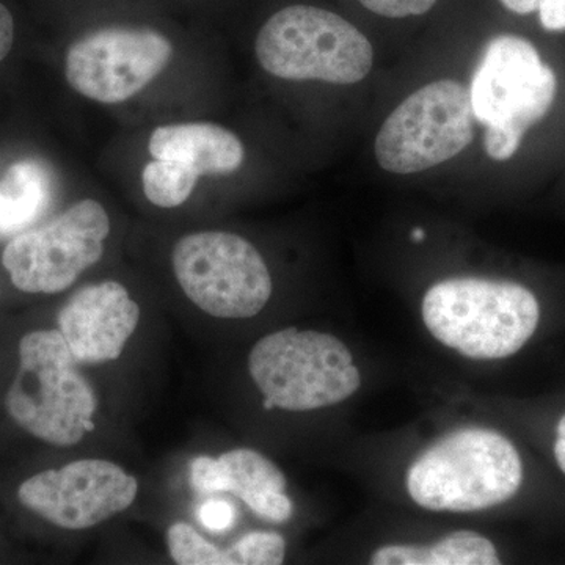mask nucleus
Wrapping results in <instances>:
<instances>
[{
  "label": "nucleus",
  "mask_w": 565,
  "mask_h": 565,
  "mask_svg": "<svg viewBox=\"0 0 565 565\" xmlns=\"http://www.w3.org/2000/svg\"><path fill=\"white\" fill-rule=\"evenodd\" d=\"M423 319L435 340L468 359L514 355L541 319L534 294L514 281L449 278L423 299Z\"/></svg>",
  "instance_id": "nucleus-1"
},
{
  "label": "nucleus",
  "mask_w": 565,
  "mask_h": 565,
  "mask_svg": "<svg viewBox=\"0 0 565 565\" xmlns=\"http://www.w3.org/2000/svg\"><path fill=\"white\" fill-rule=\"evenodd\" d=\"M522 479V459L504 435L467 427L446 435L415 460L407 490L427 511L473 512L511 500Z\"/></svg>",
  "instance_id": "nucleus-2"
},
{
  "label": "nucleus",
  "mask_w": 565,
  "mask_h": 565,
  "mask_svg": "<svg viewBox=\"0 0 565 565\" xmlns=\"http://www.w3.org/2000/svg\"><path fill=\"white\" fill-rule=\"evenodd\" d=\"M61 330H39L20 343V370L7 393V411L22 429L55 446L79 444L95 430L98 401Z\"/></svg>",
  "instance_id": "nucleus-3"
},
{
  "label": "nucleus",
  "mask_w": 565,
  "mask_h": 565,
  "mask_svg": "<svg viewBox=\"0 0 565 565\" xmlns=\"http://www.w3.org/2000/svg\"><path fill=\"white\" fill-rule=\"evenodd\" d=\"M556 74L525 39L490 40L470 87L476 121L486 128L484 147L493 161L511 159L523 136L544 120L556 98Z\"/></svg>",
  "instance_id": "nucleus-4"
},
{
  "label": "nucleus",
  "mask_w": 565,
  "mask_h": 565,
  "mask_svg": "<svg viewBox=\"0 0 565 565\" xmlns=\"http://www.w3.org/2000/svg\"><path fill=\"white\" fill-rule=\"evenodd\" d=\"M255 52L264 71L286 81L359 84L374 63L373 44L355 25L311 6L286 7L270 17Z\"/></svg>",
  "instance_id": "nucleus-5"
},
{
  "label": "nucleus",
  "mask_w": 565,
  "mask_h": 565,
  "mask_svg": "<svg viewBox=\"0 0 565 565\" xmlns=\"http://www.w3.org/2000/svg\"><path fill=\"white\" fill-rule=\"evenodd\" d=\"M248 370L264 399L288 412L343 403L362 385V375L343 341L294 327L262 338L248 356Z\"/></svg>",
  "instance_id": "nucleus-6"
},
{
  "label": "nucleus",
  "mask_w": 565,
  "mask_h": 565,
  "mask_svg": "<svg viewBox=\"0 0 565 565\" xmlns=\"http://www.w3.org/2000/svg\"><path fill=\"white\" fill-rule=\"evenodd\" d=\"M470 90L451 79L412 93L375 137V159L390 173L433 169L462 152L475 139Z\"/></svg>",
  "instance_id": "nucleus-7"
},
{
  "label": "nucleus",
  "mask_w": 565,
  "mask_h": 565,
  "mask_svg": "<svg viewBox=\"0 0 565 565\" xmlns=\"http://www.w3.org/2000/svg\"><path fill=\"white\" fill-rule=\"evenodd\" d=\"M172 263L188 299L212 318H253L273 296L263 256L237 234H188L174 245Z\"/></svg>",
  "instance_id": "nucleus-8"
},
{
  "label": "nucleus",
  "mask_w": 565,
  "mask_h": 565,
  "mask_svg": "<svg viewBox=\"0 0 565 565\" xmlns=\"http://www.w3.org/2000/svg\"><path fill=\"white\" fill-rule=\"evenodd\" d=\"M110 221L103 204L82 200L55 221L14 236L2 263L18 289L57 294L103 258Z\"/></svg>",
  "instance_id": "nucleus-9"
},
{
  "label": "nucleus",
  "mask_w": 565,
  "mask_h": 565,
  "mask_svg": "<svg viewBox=\"0 0 565 565\" xmlns=\"http://www.w3.org/2000/svg\"><path fill=\"white\" fill-rule=\"evenodd\" d=\"M173 46L150 29H103L71 44L65 76L85 98L117 104L143 90L169 65Z\"/></svg>",
  "instance_id": "nucleus-10"
},
{
  "label": "nucleus",
  "mask_w": 565,
  "mask_h": 565,
  "mask_svg": "<svg viewBox=\"0 0 565 565\" xmlns=\"http://www.w3.org/2000/svg\"><path fill=\"white\" fill-rule=\"evenodd\" d=\"M139 482L118 465L82 459L22 482L18 497L52 525L79 531L99 525L136 501Z\"/></svg>",
  "instance_id": "nucleus-11"
},
{
  "label": "nucleus",
  "mask_w": 565,
  "mask_h": 565,
  "mask_svg": "<svg viewBox=\"0 0 565 565\" xmlns=\"http://www.w3.org/2000/svg\"><path fill=\"white\" fill-rule=\"evenodd\" d=\"M140 307L118 281L79 289L58 313V330L77 363L114 362L139 326Z\"/></svg>",
  "instance_id": "nucleus-12"
},
{
  "label": "nucleus",
  "mask_w": 565,
  "mask_h": 565,
  "mask_svg": "<svg viewBox=\"0 0 565 565\" xmlns=\"http://www.w3.org/2000/svg\"><path fill=\"white\" fill-rule=\"evenodd\" d=\"M191 484L202 493H233L256 515L282 523L292 516L285 475L266 456L234 449L217 459L200 456L191 463Z\"/></svg>",
  "instance_id": "nucleus-13"
},
{
  "label": "nucleus",
  "mask_w": 565,
  "mask_h": 565,
  "mask_svg": "<svg viewBox=\"0 0 565 565\" xmlns=\"http://www.w3.org/2000/svg\"><path fill=\"white\" fill-rule=\"evenodd\" d=\"M150 154L185 163L203 174H230L243 166L245 150L239 137L214 122L161 126L150 137Z\"/></svg>",
  "instance_id": "nucleus-14"
},
{
  "label": "nucleus",
  "mask_w": 565,
  "mask_h": 565,
  "mask_svg": "<svg viewBox=\"0 0 565 565\" xmlns=\"http://www.w3.org/2000/svg\"><path fill=\"white\" fill-rule=\"evenodd\" d=\"M54 195L51 170L36 159H22L0 180V237L18 236L47 211Z\"/></svg>",
  "instance_id": "nucleus-15"
},
{
  "label": "nucleus",
  "mask_w": 565,
  "mask_h": 565,
  "mask_svg": "<svg viewBox=\"0 0 565 565\" xmlns=\"http://www.w3.org/2000/svg\"><path fill=\"white\" fill-rule=\"evenodd\" d=\"M374 565H497V548L489 539L460 531L433 545H386L371 556Z\"/></svg>",
  "instance_id": "nucleus-16"
},
{
  "label": "nucleus",
  "mask_w": 565,
  "mask_h": 565,
  "mask_svg": "<svg viewBox=\"0 0 565 565\" xmlns=\"http://www.w3.org/2000/svg\"><path fill=\"white\" fill-rule=\"evenodd\" d=\"M200 174L185 163L156 159L145 167L141 181L147 199L159 207L181 206L188 202Z\"/></svg>",
  "instance_id": "nucleus-17"
},
{
  "label": "nucleus",
  "mask_w": 565,
  "mask_h": 565,
  "mask_svg": "<svg viewBox=\"0 0 565 565\" xmlns=\"http://www.w3.org/2000/svg\"><path fill=\"white\" fill-rule=\"evenodd\" d=\"M170 555L180 565H232L228 552H222L188 523H174L167 533Z\"/></svg>",
  "instance_id": "nucleus-18"
},
{
  "label": "nucleus",
  "mask_w": 565,
  "mask_h": 565,
  "mask_svg": "<svg viewBox=\"0 0 565 565\" xmlns=\"http://www.w3.org/2000/svg\"><path fill=\"white\" fill-rule=\"evenodd\" d=\"M233 564L280 565L286 556V541L277 533H250L230 550Z\"/></svg>",
  "instance_id": "nucleus-19"
},
{
  "label": "nucleus",
  "mask_w": 565,
  "mask_h": 565,
  "mask_svg": "<svg viewBox=\"0 0 565 565\" xmlns=\"http://www.w3.org/2000/svg\"><path fill=\"white\" fill-rule=\"evenodd\" d=\"M360 3L375 14L385 18L419 17L433 10L437 0H359Z\"/></svg>",
  "instance_id": "nucleus-20"
},
{
  "label": "nucleus",
  "mask_w": 565,
  "mask_h": 565,
  "mask_svg": "<svg viewBox=\"0 0 565 565\" xmlns=\"http://www.w3.org/2000/svg\"><path fill=\"white\" fill-rule=\"evenodd\" d=\"M236 509L225 500H210L199 508L200 523L214 533L230 530L236 522Z\"/></svg>",
  "instance_id": "nucleus-21"
},
{
  "label": "nucleus",
  "mask_w": 565,
  "mask_h": 565,
  "mask_svg": "<svg viewBox=\"0 0 565 565\" xmlns=\"http://www.w3.org/2000/svg\"><path fill=\"white\" fill-rule=\"evenodd\" d=\"M537 11L546 31H565V0H546Z\"/></svg>",
  "instance_id": "nucleus-22"
},
{
  "label": "nucleus",
  "mask_w": 565,
  "mask_h": 565,
  "mask_svg": "<svg viewBox=\"0 0 565 565\" xmlns=\"http://www.w3.org/2000/svg\"><path fill=\"white\" fill-rule=\"evenodd\" d=\"M14 40L13 17L6 6L0 3V62L9 55Z\"/></svg>",
  "instance_id": "nucleus-23"
},
{
  "label": "nucleus",
  "mask_w": 565,
  "mask_h": 565,
  "mask_svg": "<svg viewBox=\"0 0 565 565\" xmlns=\"http://www.w3.org/2000/svg\"><path fill=\"white\" fill-rule=\"evenodd\" d=\"M546 0H501L505 9L514 11L516 14H530L537 11L539 6Z\"/></svg>",
  "instance_id": "nucleus-24"
},
{
  "label": "nucleus",
  "mask_w": 565,
  "mask_h": 565,
  "mask_svg": "<svg viewBox=\"0 0 565 565\" xmlns=\"http://www.w3.org/2000/svg\"><path fill=\"white\" fill-rule=\"evenodd\" d=\"M555 457L561 470L565 475V415L561 418L556 429Z\"/></svg>",
  "instance_id": "nucleus-25"
},
{
  "label": "nucleus",
  "mask_w": 565,
  "mask_h": 565,
  "mask_svg": "<svg viewBox=\"0 0 565 565\" xmlns=\"http://www.w3.org/2000/svg\"><path fill=\"white\" fill-rule=\"evenodd\" d=\"M424 236H426V234H424L422 228H415L414 232H412V239H414L415 243H422Z\"/></svg>",
  "instance_id": "nucleus-26"
}]
</instances>
